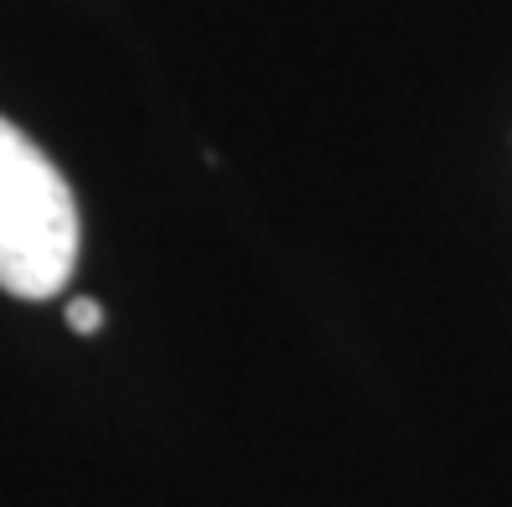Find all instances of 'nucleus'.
<instances>
[{"label": "nucleus", "instance_id": "f03ea898", "mask_svg": "<svg viewBox=\"0 0 512 507\" xmlns=\"http://www.w3.org/2000/svg\"><path fill=\"white\" fill-rule=\"evenodd\" d=\"M68 326L78 337H94L99 326H104V311H99V301H73L68 306Z\"/></svg>", "mask_w": 512, "mask_h": 507}, {"label": "nucleus", "instance_id": "f257e3e1", "mask_svg": "<svg viewBox=\"0 0 512 507\" xmlns=\"http://www.w3.org/2000/svg\"><path fill=\"white\" fill-rule=\"evenodd\" d=\"M78 207L73 192L11 119H0V290L47 301L73 280Z\"/></svg>", "mask_w": 512, "mask_h": 507}]
</instances>
